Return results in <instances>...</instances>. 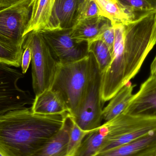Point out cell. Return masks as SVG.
<instances>
[{"label":"cell","mask_w":156,"mask_h":156,"mask_svg":"<svg viewBox=\"0 0 156 156\" xmlns=\"http://www.w3.org/2000/svg\"><path fill=\"white\" fill-rule=\"evenodd\" d=\"M112 25V58L101 74V97L104 103L111 100L137 74L156 44V10L128 24Z\"/></svg>","instance_id":"cell-1"},{"label":"cell","mask_w":156,"mask_h":156,"mask_svg":"<svg viewBox=\"0 0 156 156\" xmlns=\"http://www.w3.org/2000/svg\"><path fill=\"white\" fill-rule=\"evenodd\" d=\"M68 112L44 115L31 108L0 115V151L5 156H31L62 127Z\"/></svg>","instance_id":"cell-2"},{"label":"cell","mask_w":156,"mask_h":156,"mask_svg":"<svg viewBox=\"0 0 156 156\" xmlns=\"http://www.w3.org/2000/svg\"><path fill=\"white\" fill-rule=\"evenodd\" d=\"M90 55L72 63L58 64L56 73L50 89L66 104L71 117L80 110L88 87L90 72Z\"/></svg>","instance_id":"cell-3"},{"label":"cell","mask_w":156,"mask_h":156,"mask_svg":"<svg viewBox=\"0 0 156 156\" xmlns=\"http://www.w3.org/2000/svg\"><path fill=\"white\" fill-rule=\"evenodd\" d=\"M100 129L105 142L102 152L156 131V118L138 117L122 112L105 122Z\"/></svg>","instance_id":"cell-4"},{"label":"cell","mask_w":156,"mask_h":156,"mask_svg":"<svg viewBox=\"0 0 156 156\" xmlns=\"http://www.w3.org/2000/svg\"><path fill=\"white\" fill-rule=\"evenodd\" d=\"M28 47L32 54L33 87L36 95L51 88L58 63L38 31H32L25 36L23 48Z\"/></svg>","instance_id":"cell-5"},{"label":"cell","mask_w":156,"mask_h":156,"mask_svg":"<svg viewBox=\"0 0 156 156\" xmlns=\"http://www.w3.org/2000/svg\"><path fill=\"white\" fill-rule=\"evenodd\" d=\"M34 0H23L0 9V43L23 51V44L31 18Z\"/></svg>","instance_id":"cell-6"},{"label":"cell","mask_w":156,"mask_h":156,"mask_svg":"<svg viewBox=\"0 0 156 156\" xmlns=\"http://www.w3.org/2000/svg\"><path fill=\"white\" fill-rule=\"evenodd\" d=\"M91 68L88 87L80 110L72 117L76 124L83 131L92 132L101 126L103 106L101 97V74L91 53H89Z\"/></svg>","instance_id":"cell-7"},{"label":"cell","mask_w":156,"mask_h":156,"mask_svg":"<svg viewBox=\"0 0 156 156\" xmlns=\"http://www.w3.org/2000/svg\"><path fill=\"white\" fill-rule=\"evenodd\" d=\"M23 77L19 70L0 62V115L33 104L34 98L30 92L20 89L17 84Z\"/></svg>","instance_id":"cell-8"},{"label":"cell","mask_w":156,"mask_h":156,"mask_svg":"<svg viewBox=\"0 0 156 156\" xmlns=\"http://www.w3.org/2000/svg\"><path fill=\"white\" fill-rule=\"evenodd\" d=\"M71 30V28L38 31L58 64L76 62L89 55L88 43H79L73 39Z\"/></svg>","instance_id":"cell-9"},{"label":"cell","mask_w":156,"mask_h":156,"mask_svg":"<svg viewBox=\"0 0 156 156\" xmlns=\"http://www.w3.org/2000/svg\"><path fill=\"white\" fill-rule=\"evenodd\" d=\"M123 112L138 117L156 118V78L150 76L142 83Z\"/></svg>","instance_id":"cell-10"},{"label":"cell","mask_w":156,"mask_h":156,"mask_svg":"<svg viewBox=\"0 0 156 156\" xmlns=\"http://www.w3.org/2000/svg\"><path fill=\"white\" fill-rule=\"evenodd\" d=\"M156 154V131L129 143L95 156H154Z\"/></svg>","instance_id":"cell-11"},{"label":"cell","mask_w":156,"mask_h":156,"mask_svg":"<svg viewBox=\"0 0 156 156\" xmlns=\"http://www.w3.org/2000/svg\"><path fill=\"white\" fill-rule=\"evenodd\" d=\"M80 0H55L45 30L70 29L77 22Z\"/></svg>","instance_id":"cell-12"},{"label":"cell","mask_w":156,"mask_h":156,"mask_svg":"<svg viewBox=\"0 0 156 156\" xmlns=\"http://www.w3.org/2000/svg\"><path fill=\"white\" fill-rule=\"evenodd\" d=\"M100 15L111 21L112 24L127 25L142 18L147 14L135 12L126 7L117 0H94Z\"/></svg>","instance_id":"cell-13"},{"label":"cell","mask_w":156,"mask_h":156,"mask_svg":"<svg viewBox=\"0 0 156 156\" xmlns=\"http://www.w3.org/2000/svg\"><path fill=\"white\" fill-rule=\"evenodd\" d=\"M72 119L69 113L60 130L40 149L31 156H67Z\"/></svg>","instance_id":"cell-14"},{"label":"cell","mask_w":156,"mask_h":156,"mask_svg":"<svg viewBox=\"0 0 156 156\" xmlns=\"http://www.w3.org/2000/svg\"><path fill=\"white\" fill-rule=\"evenodd\" d=\"M31 108L35 113L44 115L60 114L68 112L62 98L51 89L36 95Z\"/></svg>","instance_id":"cell-15"},{"label":"cell","mask_w":156,"mask_h":156,"mask_svg":"<svg viewBox=\"0 0 156 156\" xmlns=\"http://www.w3.org/2000/svg\"><path fill=\"white\" fill-rule=\"evenodd\" d=\"M110 22L108 18L101 15L80 20L71 28V37L79 43L92 41Z\"/></svg>","instance_id":"cell-16"},{"label":"cell","mask_w":156,"mask_h":156,"mask_svg":"<svg viewBox=\"0 0 156 156\" xmlns=\"http://www.w3.org/2000/svg\"><path fill=\"white\" fill-rule=\"evenodd\" d=\"M55 0H34L31 18L25 35L32 31L46 29Z\"/></svg>","instance_id":"cell-17"},{"label":"cell","mask_w":156,"mask_h":156,"mask_svg":"<svg viewBox=\"0 0 156 156\" xmlns=\"http://www.w3.org/2000/svg\"><path fill=\"white\" fill-rule=\"evenodd\" d=\"M134 87L132 83L129 82L111 99L108 105L103 110V120L108 122L125 111L133 95Z\"/></svg>","instance_id":"cell-18"},{"label":"cell","mask_w":156,"mask_h":156,"mask_svg":"<svg viewBox=\"0 0 156 156\" xmlns=\"http://www.w3.org/2000/svg\"><path fill=\"white\" fill-rule=\"evenodd\" d=\"M89 53L93 55L101 74L110 65L112 58V52L102 41L95 40L88 43Z\"/></svg>","instance_id":"cell-19"},{"label":"cell","mask_w":156,"mask_h":156,"mask_svg":"<svg viewBox=\"0 0 156 156\" xmlns=\"http://www.w3.org/2000/svg\"><path fill=\"white\" fill-rule=\"evenodd\" d=\"M90 132H86L82 130L72 119L69 131L67 156H74L85 136Z\"/></svg>","instance_id":"cell-20"},{"label":"cell","mask_w":156,"mask_h":156,"mask_svg":"<svg viewBox=\"0 0 156 156\" xmlns=\"http://www.w3.org/2000/svg\"><path fill=\"white\" fill-rule=\"evenodd\" d=\"M23 52L15 50L0 43V62L11 66L19 67L21 66Z\"/></svg>","instance_id":"cell-21"},{"label":"cell","mask_w":156,"mask_h":156,"mask_svg":"<svg viewBox=\"0 0 156 156\" xmlns=\"http://www.w3.org/2000/svg\"><path fill=\"white\" fill-rule=\"evenodd\" d=\"M99 15L100 11L94 0H85L79 5L77 22Z\"/></svg>","instance_id":"cell-22"},{"label":"cell","mask_w":156,"mask_h":156,"mask_svg":"<svg viewBox=\"0 0 156 156\" xmlns=\"http://www.w3.org/2000/svg\"><path fill=\"white\" fill-rule=\"evenodd\" d=\"M126 7L135 12L147 14L155 10L148 0H117Z\"/></svg>","instance_id":"cell-23"},{"label":"cell","mask_w":156,"mask_h":156,"mask_svg":"<svg viewBox=\"0 0 156 156\" xmlns=\"http://www.w3.org/2000/svg\"><path fill=\"white\" fill-rule=\"evenodd\" d=\"M95 40L102 41L113 52L115 41V30L111 22L104 27L98 35L93 41Z\"/></svg>","instance_id":"cell-24"},{"label":"cell","mask_w":156,"mask_h":156,"mask_svg":"<svg viewBox=\"0 0 156 156\" xmlns=\"http://www.w3.org/2000/svg\"><path fill=\"white\" fill-rule=\"evenodd\" d=\"M32 59V54H31V49L28 47L23 48V55H22V63H21V67H22V73L24 74L26 73L29 68L30 62Z\"/></svg>","instance_id":"cell-25"},{"label":"cell","mask_w":156,"mask_h":156,"mask_svg":"<svg viewBox=\"0 0 156 156\" xmlns=\"http://www.w3.org/2000/svg\"><path fill=\"white\" fill-rule=\"evenodd\" d=\"M23 0H0V9L12 6Z\"/></svg>","instance_id":"cell-26"},{"label":"cell","mask_w":156,"mask_h":156,"mask_svg":"<svg viewBox=\"0 0 156 156\" xmlns=\"http://www.w3.org/2000/svg\"><path fill=\"white\" fill-rule=\"evenodd\" d=\"M150 76L156 78V56L151 65Z\"/></svg>","instance_id":"cell-27"},{"label":"cell","mask_w":156,"mask_h":156,"mask_svg":"<svg viewBox=\"0 0 156 156\" xmlns=\"http://www.w3.org/2000/svg\"><path fill=\"white\" fill-rule=\"evenodd\" d=\"M148 1L154 7V9L156 10V0H148Z\"/></svg>","instance_id":"cell-28"},{"label":"cell","mask_w":156,"mask_h":156,"mask_svg":"<svg viewBox=\"0 0 156 156\" xmlns=\"http://www.w3.org/2000/svg\"><path fill=\"white\" fill-rule=\"evenodd\" d=\"M85 1V0H80L79 1V5L80 4H81L84 1Z\"/></svg>","instance_id":"cell-29"},{"label":"cell","mask_w":156,"mask_h":156,"mask_svg":"<svg viewBox=\"0 0 156 156\" xmlns=\"http://www.w3.org/2000/svg\"><path fill=\"white\" fill-rule=\"evenodd\" d=\"M0 156H5L3 154H2V152L0 151Z\"/></svg>","instance_id":"cell-30"},{"label":"cell","mask_w":156,"mask_h":156,"mask_svg":"<svg viewBox=\"0 0 156 156\" xmlns=\"http://www.w3.org/2000/svg\"><path fill=\"white\" fill-rule=\"evenodd\" d=\"M107 1H113V0H107Z\"/></svg>","instance_id":"cell-31"},{"label":"cell","mask_w":156,"mask_h":156,"mask_svg":"<svg viewBox=\"0 0 156 156\" xmlns=\"http://www.w3.org/2000/svg\"><path fill=\"white\" fill-rule=\"evenodd\" d=\"M154 156H156V154Z\"/></svg>","instance_id":"cell-32"}]
</instances>
